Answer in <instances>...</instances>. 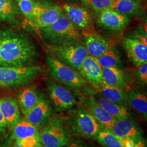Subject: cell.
<instances>
[{
  "instance_id": "cell-1",
  "label": "cell",
  "mask_w": 147,
  "mask_h": 147,
  "mask_svg": "<svg viewBox=\"0 0 147 147\" xmlns=\"http://www.w3.org/2000/svg\"><path fill=\"white\" fill-rule=\"evenodd\" d=\"M40 58L36 42L24 30L0 26V67H25Z\"/></svg>"
},
{
  "instance_id": "cell-2",
  "label": "cell",
  "mask_w": 147,
  "mask_h": 147,
  "mask_svg": "<svg viewBox=\"0 0 147 147\" xmlns=\"http://www.w3.org/2000/svg\"><path fill=\"white\" fill-rule=\"evenodd\" d=\"M40 36L49 47H65L80 44L81 35L77 27L63 11L58 19L51 25L39 28Z\"/></svg>"
},
{
  "instance_id": "cell-3",
  "label": "cell",
  "mask_w": 147,
  "mask_h": 147,
  "mask_svg": "<svg viewBox=\"0 0 147 147\" xmlns=\"http://www.w3.org/2000/svg\"><path fill=\"white\" fill-rule=\"evenodd\" d=\"M39 65L25 67H0V88H18L34 81L42 73Z\"/></svg>"
},
{
  "instance_id": "cell-4",
  "label": "cell",
  "mask_w": 147,
  "mask_h": 147,
  "mask_svg": "<svg viewBox=\"0 0 147 147\" xmlns=\"http://www.w3.org/2000/svg\"><path fill=\"white\" fill-rule=\"evenodd\" d=\"M48 72L53 79L74 88H84L87 82L79 71L62 63L52 55L47 57Z\"/></svg>"
},
{
  "instance_id": "cell-5",
  "label": "cell",
  "mask_w": 147,
  "mask_h": 147,
  "mask_svg": "<svg viewBox=\"0 0 147 147\" xmlns=\"http://www.w3.org/2000/svg\"><path fill=\"white\" fill-rule=\"evenodd\" d=\"M39 139L44 147H64L69 140V135L62 121L55 118L39 134Z\"/></svg>"
},
{
  "instance_id": "cell-6",
  "label": "cell",
  "mask_w": 147,
  "mask_h": 147,
  "mask_svg": "<svg viewBox=\"0 0 147 147\" xmlns=\"http://www.w3.org/2000/svg\"><path fill=\"white\" fill-rule=\"evenodd\" d=\"M47 47L55 57L78 71L84 59L89 55L85 47L80 44Z\"/></svg>"
},
{
  "instance_id": "cell-7",
  "label": "cell",
  "mask_w": 147,
  "mask_h": 147,
  "mask_svg": "<svg viewBox=\"0 0 147 147\" xmlns=\"http://www.w3.org/2000/svg\"><path fill=\"white\" fill-rule=\"evenodd\" d=\"M62 11V8L58 5L37 2L31 23L39 28L50 26L58 19Z\"/></svg>"
},
{
  "instance_id": "cell-8",
  "label": "cell",
  "mask_w": 147,
  "mask_h": 147,
  "mask_svg": "<svg viewBox=\"0 0 147 147\" xmlns=\"http://www.w3.org/2000/svg\"><path fill=\"white\" fill-rule=\"evenodd\" d=\"M78 71L86 81L95 89L99 90L101 86L106 83L102 68L97 59L90 55L84 59Z\"/></svg>"
},
{
  "instance_id": "cell-9",
  "label": "cell",
  "mask_w": 147,
  "mask_h": 147,
  "mask_svg": "<svg viewBox=\"0 0 147 147\" xmlns=\"http://www.w3.org/2000/svg\"><path fill=\"white\" fill-rule=\"evenodd\" d=\"M76 131L82 136L95 138L101 127L94 118L85 107H80L75 119Z\"/></svg>"
},
{
  "instance_id": "cell-10",
  "label": "cell",
  "mask_w": 147,
  "mask_h": 147,
  "mask_svg": "<svg viewBox=\"0 0 147 147\" xmlns=\"http://www.w3.org/2000/svg\"><path fill=\"white\" fill-rule=\"evenodd\" d=\"M49 94L55 105L61 110L71 109L76 103L72 92L61 84L49 81L47 83Z\"/></svg>"
},
{
  "instance_id": "cell-11",
  "label": "cell",
  "mask_w": 147,
  "mask_h": 147,
  "mask_svg": "<svg viewBox=\"0 0 147 147\" xmlns=\"http://www.w3.org/2000/svg\"><path fill=\"white\" fill-rule=\"evenodd\" d=\"M84 107L98 122L101 129L110 130L117 119L105 110L94 96L84 97Z\"/></svg>"
},
{
  "instance_id": "cell-12",
  "label": "cell",
  "mask_w": 147,
  "mask_h": 147,
  "mask_svg": "<svg viewBox=\"0 0 147 147\" xmlns=\"http://www.w3.org/2000/svg\"><path fill=\"white\" fill-rule=\"evenodd\" d=\"M62 9L76 27L87 28L93 23L92 14L84 7L71 3H65L63 5Z\"/></svg>"
},
{
  "instance_id": "cell-13",
  "label": "cell",
  "mask_w": 147,
  "mask_h": 147,
  "mask_svg": "<svg viewBox=\"0 0 147 147\" xmlns=\"http://www.w3.org/2000/svg\"><path fill=\"white\" fill-rule=\"evenodd\" d=\"M51 113L49 101L43 95H40L37 104L25 116L26 120L37 128L47 123Z\"/></svg>"
},
{
  "instance_id": "cell-14",
  "label": "cell",
  "mask_w": 147,
  "mask_h": 147,
  "mask_svg": "<svg viewBox=\"0 0 147 147\" xmlns=\"http://www.w3.org/2000/svg\"><path fill=\"white\" fill-rule=\"evenodd\" d=\"M130 19L111 9H107L99 13V25L109 30L118 31L123 30L130 22Z\"/></svg>"
},
{
  "instance_id": "cell-15",
  "label": "cell",
  "mask_w": 147,
  "mask_h": 147,
  "mask_svg": "<svg viewBox=\"0 0 147 147\" xmlns=\"http://www.w3.org/2000/svg\"><path fill=\"white\" fill-rule=\"evenodd\" d=\"M110 131L118 137L131 138L135 142L143 139L141 128L132 119L117 120Z\"/></svg>"
},
{
  "instance_id": "cell-16",
  "label": "cell",
  "mask_w": 147,
  "mask_h": 147,
  "mask_svg": "<svg viewBox=\"0 0 147 147\" xmlns=\"http://www.w3.org/2000/svg\"><path fill=\"white\" fill-rule=\"evenodd\" d=\"M115 47L113 41L98 34H91L86 37L84 46L88 55L95 58L99 57Z\"/></svg>"
},
{
  "instance_id": "cell-17",
  "label": "cell",
  "mask_w": 147,
  "mask_h": 147,
  "mask_svg": "<svg viewBox=\"0 0 147 147\" xmlns=\"http://www.w3.org/2000/svg\"><path fill=\"white\" fill-rule=\"evenodd\" d=\"M123 43L128 57L136 67L147 62V45L129 37L124 38Z\"/></svg>"
},
{
  "instance_id": "cell-18",
  "label": "cell",
  "mask_w": 147,
  "mask_h": 147,
  "mask_svg": "<svg viewBox=\"0 0 147 147\" xmlns=\"http://www.w3.org/2000/svg\"><path fill=\"white\" fill-rule=\"evenodd\" d=\"M0 22L14 27L22 24L21 13L15 0H0Z\"/></svg>"
},
{
  "instance_id": "cell-19",
  "label": "cell",
  "mask_w": 147,
  "mask_h": 147,
  "mask_svg": "<svg viewBox=\"0 0 147 147\" xmlns=\"http://www.w3.org/2000/svg\"><path fill=\"white\" fill-rule=\"evenodd\" d=\"M0 111L5 118L7 126L12 130L20 118L19 106L16 98L13 96L0 98Z\"/></svg>"
},
{
  "instance_id": "cell-20",
  "label": "cell",
  "mask_w": 147,
  "mask_h": 147,
  "mask_svg": "<svg viewBox=\"0 0 147 147\" xmlns=\"http://www.w3.org/2000/svg\"><path fill=\"white\" fill-rule=\"evenodd\" d=\"M95 98L105 110L117 120L132 119L135 118V115L126 106L113 102L100 94H97Z\"/></svg>"
},
{
  "instance_id": "cell-21",
  "label": "cell",
  "mask_w": 147,
  "mask_h": 147,
  "mask_svg": "<svg viewBox=\"0 0 147 147\" xmlns=\"http://www.w3.org/2000/svg\"><path fill=\"white\" fill-rule=\"evenodd\" d=\"M102 71L104 80L107 84L123 89L130 82L129 74L123 68H103Z\"/></svg>"
},
{
  "instance_id": "cell-22",
  "label": "cell",
  "mask_w": 147,
  "mask_h": 147,
  "mask_svg": "<svg viewBox=\"0 0 147 147\" xmlns=\"http://www.w3.org/2000/svg\"><path fill=\"white\" fill-rule=\"evenodd\" d=\"M16 96L19 106L25 116L37 104L39 97L35 86H29L20 89L17 92Z\"/></svg>"
},
{
  "instance_id": "cell-23",
  "label": "cell",
  "mask_w": 147,
  "mask_h": 147,
  "mask_svg": "<svg viewBox=\"0 0 147 147\" xmlns=\"http://www.w3.org/2000/svg\"><path fill=\"white\" fill-rule=\"evenodd\" d=\"M111 9L128 17L136 16L141 13V0H113Z\"/></svg>"
},
{
  "instance_id": "cell-24",
  "label": "cell",
  "mask_w": 147,
  "mask_h": 147,
  "mask_svg": "<svg viewBox=\"0 0 147 147\" xmlns=\"http://www.w3.org/2000/svg\"><path fill=\"white\" fill-rule=\"evenodd\" d=\"M102 95L111 101L119 105H127V94L123 88L111 86L106 83L99 89Z\"/></svg>"
},
{
  "instance_id": "cell-25",
  "label": "cell",
  "mask_w": 147,
  "mask_h": 147,
  "mask_svg": "<svg viewBox=\"0 0 147 147\" xmlns=\"http://www.w3.org/2000/svg\"><path fill=\"white\" fill-rule=\"evenodd\" d=\"M127 104L147 119V95L139 91L131 90L127 93Z\"/></svg>"
},
{
  "instance_id": "cell-26",
  "label": "cell",
  "mask_w": 147,
  "mask_h": 147,
  "mask_svg": "<svg viewBox=\"0 0 147 147\" xmlns=\"http://www.w3.org/2000/svg\"><path fill=\"white\" fill-rule=\"evenodd\" d=\"M102 68H118L123 67L121 55L119 51L115 47L96 58Z\"/></svg>"
},
{
  "instance_id": "cell-27",
  "label": "cell",
  "mask_w": 147,
  "mask_h": 147,
  "mask_svg": "<svg viewBox=\"0 0 147 147\" xmlns=\"http://www.w3.org/2000/svg\"><path fill=\"white\" fill-rule=\"evenodd\" d=\"M12 130L13 138L16 141L39 135L38 128L26 119L19 121Z\"/></svg>"
},
{
  "instance_id": "cell-28",
  "label": "cell",
  "mask_w": 147,
  "mask_h": 147,
  "mask_svg": "<svg viewBox=\"0 0 147 147\" xmlns=\"http://www.w3.org/2000/svg\"><path fill=\"white\" fill-rule=\"evenodd\" d=\"M95 138L103 147H122L118 137L110 130L101 129Z\"/></svg>"
},
{
  "instance_id": "cell-29",
  "label": "cell",
  "mask_w": 147,
  "mask_h": 147,
  "mask_svg": "<svg viewBox=\"0 0 147 147\" xmlns=\"http://www.w3.org/2000/svg\"><path fill=\"white\" fill-rule=\"evenodd\" d=\"M81 1L85 8L98 14L106 9H111L113 3V0H81Z\"/></svg>"
},
{
  "instance_id": "cell-30",
  "label": "cell",
  "mask_w": 147,
  "mask_h": 147,
  "mask_svg": "<svg viewBox=\"0 0 147 147\" xmlns=\"http://www.w3.org/2000/svg\"><path fill=\"white\" fill-rule=\"evenodd\" d=\"M21 14L31 22L33 19V11L37 2L35 0H15Z\"/></svg>"
},
{
  "instance_id": "cell-31",
  "label": "cell",
  "mask_w": 147,
  "mask_h": 147,
  "mask_svg": "<svg viewBox=\"0 0 147 147\" xmlns=\"http://www.w3.org/2000/svg\"><path fill=\"white\" fill-rule=\"evenodd\" d=\"M129 38L137 40L147 45V30H145L142 26L138 27L130 37Z\"/></svg>"
},
{
  "instance_id": "cell-32",
  "label": "cell",
  "mask_w": 147,
  "mask_h": 147,
  "mask_svg": "<svg viewBox=\"0 0 147 147\" xmlns=\"http://www.w3.org/2000/svg\"><path fill=\"white\" fill-rule=\"evenodd\" d=\"M137 76L138 79L141 81L143 84L147 83V62L143 63L140 66L137 67Z\"/></svg>"
},
{
  "instance_id": "cell-33",
  "label": "cell",
  "mask_w": 147,
  "mask_h": 147,
  "mask_svg": "<svg viewBox=\"0 0 147 147\" xmlns=\"http://www.w3.org/2000/svg\"><path fill=\"white\" fill-rule=\"evenodd\" d=\"M22 147H36L39 142V135L19 140Z\"/></svg>"
},
{
  "instance_id": "cell-34",
  "label": "cell",
  "mask_w": 147,
  "mask_h": 147,
  "mask_svg": "<svg viewBox=\"0 0 147 147\" xmlns=\"http://www.w3.org/2000/svg\"><path fill=\"white\" fill-rule=\"evenodd\" d=\"M64 147H88L84 142L76 139L69 140L68 142Z\"/></svg>"
},
{
  "instance_id": "cell-35",
  "label": "cell",
  "mask_w": 147,
  "mask_h": 147,
  "mask_svg": "<svg viewBox=\"0 0 147 147\" xmlns=\"http://www.w3.org/2000/svg\"><path fill=\"white\" fill-rule=\"evenodd\" d=\"M122 147H134L135 141L131 138L118 137Z\"/></svg>"
},
{
  "instance_id": "cell-36",
  "label": "cell",
  "mask_w": 147,
  "mask_h": 147,
  "mask_svg": "<svg viewBox=\"0 0 147 147\" xmlns=\"http://www.w3.org/2000/svg\"><path fill=\"white\" fill-rule=\"evenodd\" d=\"M7 126V121H5L4 116L0 111V134L5 131Z\"/></svg>"
},
{
  "instance_id": "cell-37",
  "label": "cell",
  "mask_w": 147,
  "mask_h": 147,
  "mask_svg": "<svg viewBox=\"0 0 147 147\" xmlns=\"http://www.w3.org/2000/svg\"><path fill=\"white\" fill-rule=\"evenodd\" d=\"M134 147H147V143L143 139H142L135 143Z\"/></svg>"
},
{
  "instance_id": "cell-38",
  "label": "cell",
  "mask_w": 147,
  "mask_h": 147,
  "mask_svg": "<svg viewBox=\"0 0 147 147\" xmlns=\"http://www.w3.org/2000/svg\"><path fill=\"white\" fill-rule=\"evenodd\" d=\"M13 147H22L21 146V143L19 140H16V144L14 145V146Z\"/></svg>"
},
{
  "instance_id": "cell-39",
  "label": "cell",
  "mask_w": 147,
  "mask_h": 147,
  "mask_svg": "<svg viewBox=\"0 0 147 147\" xmlns=\"http://www.w3.org/2000/svg\"><path fill=\"white\" fill-rule=\"evenodd\" d=\"M36 147H44V146H42V144H41V143H39H39H38V144H37V146H36Z\"/></svg>"
},
{
  "instance_id": "cell-40",
  "label": "cell",
  "mask_w": 147,
  "mask_h": 147,
  "mask_svg": "<svg viewBox=\"0 0 147 147\" xmlns=\"http://www.w3.org/2000/svg\"><path fill=\"white\" fill-rule=\"evenodd\" d=\"M42 1H50V0H42Z\"/></svg>"
}]
</instances>
